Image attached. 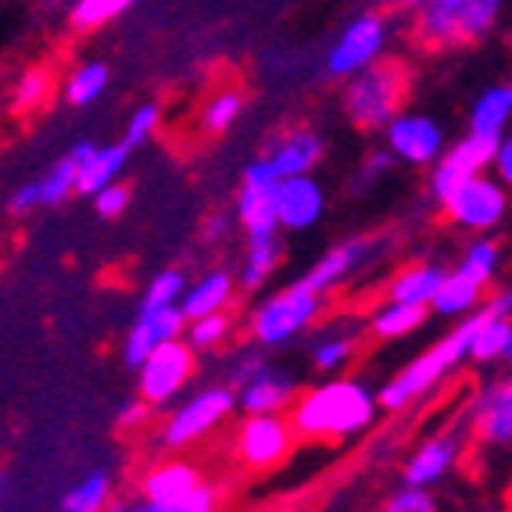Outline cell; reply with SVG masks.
I'll use <instances>...</instances> for the list:
<instances>
[{
    "label": "cell",
    "mask_w": 512,
    "mask_h": 512,
    "mask_svg": "<svg viewBox=\"0 0 512 512\" xmlns=\"http://www.w3.org/2000/svg\"><path fill=\"white\" fill-rule=\"evenodd\" d=\"M398 8H409V11H419V8H427L430 0H394Z\"/></svg>",
    "instance_id": "c3c4849f"
},
{
    "label": "cell",
    "mask_w": 512,
    "mask_h": 512,
    "mask_svg": "<svg viewBox=\"0 0 512 512\" xmlns=\"http://www.w3.org/2000/svg\"><path fill=\"white\" fill-rule=\"evenodd\" d=\"M380 133H384V151L409 169H430L437 162V154L448 147L444 126L427 111L402 108Z\"/></svg>",
    "instance_id": "8fae6325"
},
{
    "label": "cell",
    "mask_w": 512,
    "mask_h": 512,
    "mask_svg": "<svg viewBox=\"0 0 512 512\" xmlns=\"http://www.w3.org/2000/svg\"><path fill=\"white\" fill-rule=\"evenodd\" d=\"M466 419H470V430L477 434L480 444H487V448H509V441H512L509 376L487 380V384L473 394V405H470V412H466Z\"/></svg>",
    "instance_id": "2e32d148"
},
{
    "label": "cell",
    "mask_w": 512,
    "mask_h": 512,
    "mask_svg": "<svg viewBox=\"0 0 512 512\" xmlns=\"http://www.w3.org/2000/svg\"><path fill=\"white\" fill-rule=\"evenodd\" d=\"M430 319L427 308H416V305H398V301H380L366 316V333L373 341L380 344H391V341H405L409 333L423 330Z\"/></svg>",
    "instance_id": "4316f807"
},
{
    "label": "cell",
    "mask_w": 512,
    "mask_h": 512,
    "mask_svg": "<svg viewBox=\"0 0 512 512\" xmlns=\"http://www.w3.org/2000/svg\"><path fill=\"white\" fill-rule=\"evenodd\" d=\"M509 119H512V86L509 83L487 86L484 94L473 101L466 133L480 140H502L509 137Z\"/></svg>",
    "instance_id": "cb8c5ba5"
},
{
    "label": "cell",
    "mask_w": 512,
    "mask_h": 512,
    "mask_svg": "<svg viewBox=\"0 0 512 512\" xmlns=\"http://www.w3.org/2000/svg\"><path fill=\"white\" fill-rule=\"evenodd\" d=\"M151 405L147 402H126L119 409V416H115V423H119V430H126V434H133V430H144L147 423H151Z\"/></svg>",
    "instance_id": "ee69618b"
},
{
    "label": "cell",
    "mask_w": 512,
    "mask_h": 512,
    "mask_svg": "<svg viewBox=\"0 0 512 512\" xmlns=\"http://www.w3.org/2000/svg\"><path fill=\"white\" fill-rule=\"evenodd\" d=\"M412 72L402 58H380L369 69L344 79V119L362 133H380L409 101Z\"/></svg>",
    "instance_id": "277c9868"
},
{
    "label": "cell",
    "mask_w": 512,
    "mask_h": 512,
    "mask_svg": "<svg viewBox=\"0 0 512 512\" xmlns=\"http://www.w3.org/2000/svg\"><path fill=\"white\" fill-rule=\"evenodd\" d=\"M233 391H237V409L244 416H287L301 387L294 373H287L283 366H269L262 359L248 376H240Z\"/></svg>",
    "instance_id": "5bb4252c"
},
{
    "label": "cell",
    "mask_w": 512,
    "mask_h": 512,
    "mask_svg": "<svg viewBox=\"0 0 512 512\" xmlns=\"http://www.w3.org/2000/svg\"><path fill=\"white\" fill-rule=\"evenodd\" d=\"M183 291H187V276H183V269H162V273L147 283L144 298H140V312L180 305Z\"/></svg>",
    "instance_id": "f35d334b"
},
{
    "label": "cell",
    "mask_w": 512,
    "mask_h": 512,
    "mask_svg": "<svg viewBox=\"0 0 512 512\" xmlns=\"http://www.w3.org/2000/svg\"><path fill=\"white\" fill-rule=\"evenodd\" d=\"M391 165H394L391 154H387L384 147H376V151L366 158V169H362V176H366V180H376V176H384V172L391 169Z\"/></svg>",
    "instance_id": "bcb514c9"
},
{
    "label": "cell",
    "mask_w": 512,
    "mask_h": 512,
    "mask_svg": "<svg viewBox=\"0 0 512 512\" xmlns=\"http://www.w3.org/2000/svg\"><path fill=\"white\" fill-rule=\"evenodd\" d=\"M480 312V323L473 330V341H470V362L477 366H505L512 355V319H498V316H487L484 308Z\"/></svg>",
    "instance_id": "4dcf8cb0"
},
{
    "label": "cell",
    "mask_w": 512,
    "mask_h": 512,
    "mask_svg": "<svg viewBox=\"0 0 512 512\" xmlns=\"http://www.w3.org/2000/svg\"><path fill=\"white\" fill-rule=\"evenodd\" d=\"M495 147H498V140H480V137H470V133L444 147V151L437 154V162L430 165V180H427V190L437 205H441L455 187H462L466 180L487 172Z\"/></svg>",
    "instance_id": "9a60e30c"
},
{
    "label": "cell",
    "mask_w": 512,
    "mask_h": 512,
    "mask_svg": "<svg viewBox=\"0 0 512 512\" xmlns=\"http://www.w3.org/2000/svg\"><path fill=\"white\" fill-rule=\"evenodd\" d=\"M466 444H470V419L466 416L459 423H452V427L423 437L402 466V487H423V491L437 487L462 462Z\"/></svg>",
    "instance_id": "9c48e42d"
},
{
    "label": "cell",
    "mask_w": 512,
    "mask_h": 512,
    "mask_svg": "<svg viewBox=\"0 0 512 512\" xmlns=\"http://www.w3.org/2000/svg\"><path fill=\"white\" fill-rule=\"evenodd\" d=\"M380 512H441V502L434 498V491H423V487H398L384 498Z\"/></svg>",
    "instance_id": "b9f144b4"
},
{
    "label": "cell",
    "mask_w": 512,
    "mask_h": 512,
    "mask_svg": "<svg viewBox=\"0 0 512 512\" xmlns=\"http://www.w3.org/2000/svg\"><path fill=\"white\" fill-rule=\"evenodd\" d=\"M323 305L326 298L319 291H312L305 280L291 283V287H280V291H273L265 301H258L255 312H251L248 319L251 344L258 351L287 348V344L305 337L319 323Z\"/></svg>",
    "instance_id": "5b68a950"
},
{
    "label": "cell",
    "mask_w": 512,
    "mask_h": 512,
    "mask_svg": "<svg viewBox=\"0 0 512 512\" xmlns=\"http://www.w3.org/2000/svg\"><path fill=\"white\" fill-rule=\"evenodd\" d=\"M477 323H480V312L459 319L441 341H434L427 351H419L416 359L405 362L391 380H384V384L376 387V405H380V412L409 409V405L423 402L427 394H434L448 376L459 373V366L470 362V341H473Z\"/></svg>",
    "instance_id": "7a4b0ae2"
},
{
    "label": "cell",
    "mask_w": 512,
    "mask_h": 512,
    "mask_svg": "<svg viewBox=\"0 0 512 512\" xmlns=\"http://www.w3.org/2000/svg\"><path fill=\"white\" fill-rule=\"evenodd\" d=\"M323 154H326V144L316 129L298 126V129L280 133L276 140H269L262 158L269 162V169H273L280 180H291V176H312V172L319 169V162H323Z\"/></svg>",
    "instance_id": "d6986e66"
},
{
    "label": "cell",
    "mask_w": 512,
    "mask_h": 512,
    "mask_svg": "<svg viewBox=\"0 0 512 512\" xmlns=\"http://www.w3.org/2000/svg\"><path fill=\"white\" fill-rule=\"evenodd\" d=\"M233 333V316L230 312H215V316H201V319H187L183 326V344L190 351H215L230 341Z\"/></svg>",
    "instance_id": "d590c367"
},
{
    "label": "cell",
    "mask_w": 512,
    "mask_h": 512,
    "mask_svg": "<svg viewBox=\"0 0 512 512\" xmlns=\"http://www.w3.org/2000/svg\"><path fill=\"white\" fill-rule=\"evenodd\" d=\"M197 369V355L180 341H165L147 355L144 362L137 366L140 380V402H147L151 409H165L187 391L190 376Z\"/></svg>",
    "instance_id": "30bf717a"
},
{
    "label": "cell",
    "mask_w": 512,
    "mask_h": 512,
    "mask_svg": "<svg viewBox=\"0 0 512 512\" xmlns=\"http://www.w3.org/2000/svg\"><path fill=\"white\" fill-rule=\"evenodd\" d=\"M505 0H430L412 11V43L423 51L477 47L498 29Z\"/></svg>",
    "instance_id": "3957f363"
},
{
    "label": "cell",
    "mask_w": 512,
    "mask_h": 512,
    "mask_svg": "<svg viewBox=\"0 0 512 512\" xmlns=\"http://www.w3.org/2000/svg\"><path fill=\"white\" fill-rule=\"evenodd\" d=\"M487 172H491L498 183H505V187H509V180H512V140L509 137L498 140V147H495V154H491V165H487Z\"/></svg>",
    "instance_id": "f6af8a7d"
},
{
    "label": "cell",
    "mask_w": 512,
    "mask_h": 512,
    "mask_svg": "<svg viewBox=\"0 0 512 512\" xmlns=\"http://www.w3.org/2000/svg\"><path fill=\"white\" fill-rule=\"evenodd\" d=\"M233 412H237V391H233L230 384L201 387V391L190 394L183 405L169 409L158 441H162L169 452H183L190 444L205 441L208 434H215L222 423H230Z\"/></svg>",
    "instance_id": "8992f818"
},
{
    "label": "cell",
    "mask_w": 512,
    "mask_h": 512,
    "mask_svg": "<svg viewBox=\"0 0 512 512\" xmlns=\"http://www.w3.org/2000/svg\"><path fill=\"white\" fill-rule=\"evenodd\" d=\"M108 79H111V69L104 61H83V65L72 69V76L65 79V101H69L72 108L94 104L97 97L108 90Z\"/></svg>",
    "instance_id": "836d02e7"
},
{
    "label": "cell",
    "mask_w": 512,
    "mask_h": 512,
    "mask_svg": "<svg viewBox=\"0 0 512 512\" xmlns=\"http://www.w3.org/2000/svg\"><path fill=\"white\" fill-rule=\"evenodd\" d=\"M129 154L133 151H129L122 140H115V144H94V151L86 154L83 165H79V172H76V194L90 197L101 187H108V183L122 180Z\"/></svg>",
    "instance_id": "484cf974"
},
{
    "label": "cell",
    "mask_w": 512,
    "mask_h": 512,
    "mask_svg": "<svg viewBox=\"0 0 512 512\" xmlns=\"http://www.w3.org/2000/svg\"><path fill=\"white\" fill-rule=\"evenodd\" d=\"M129 512H219V491H215V484H201L194 491V495H187V498H180V502H165V505H158V502H133L129 505Z\"/></svg>",
    "instance_id": "ab89813d"
},
{
    "label": "cell",
    "mask_w": 512,
    "mask_h": 512,
    "mask_svg": "<svg viewBox=\"0 0 512 512\" xmlns=\"http://www.w3.org/2000/svg\"><path fill=\"white\" fill-rule=\"evenodd\" d=\"M484 287H477V283H470L466 276H459L455 269H448L441 280V287H437V294L430 298L427 312L437 319H452V323H459V319L473 316L480 308V301H484Z\"/></svg>",
    "instance_id": "83f0119b"
},
{
    "label": "cell",
    "mask_w": 512,
    "mask_h": 512,
    "mask_svg": "<svg viewBox=\"0 0 512 512\" xmlns=\"http://www.w3.org/2000/svg\"><path fill=\"white\" fill-rule=\"evenodd\" d=\"M237 294V280L226 269H212L197 283H187V291L180 298V312L183 319H201V316H215V312H226Z\"/></svg>",
    "instance_id": "d4e9b609"
},
{
    "label": "cell",
    "mask_w": 512,
    "mask_h": 512,
    "mask_svg": "<svg viewBox=\"0 0 512 512\" xmlns=\"http://www.w3.org/2000/svg\"><path fill=\"white\" fill-rule=\"evenodd\" d=\"M90 197H94V212L101 215V219H119V215L129 208V187L122 180L108 183V187H101Z\"/></svg>",
    "instance_id": "7bdbcfd3"
},
{
    "label": "cell",
    "mask_w": 512,
    "mask_h": 512,
    "mask_svg": "<svg viewBox=\"0 0 512 512\" xmlns=\"http://www.w3.org/2000/svg\"><path fill=\"white\" fill-rule=\"evenodd\" d=\"M373 251H376V237H366V233H362V237H348V240H341V244H333V248L326 251L301 280L326 298L330 291L344 287L351 276L359 273L362 265L373 262Z\"/></svg>",
    "instance_id": "ac0fdd59"
},
{
    "label": "cell",
    "mask_w": 512,
    "mask_h": 512,
    "mask_svg": "<svg viewBox=\"0 0 512 512\" xmlns=\"http://www.w3.org/2000/svg\"><path fill=\"white\" fill-rule=\"evenodd\" d=\"M230 226H233V219H230V215L215 212L212 219L205 222V240H212V244H215V240H222V237H226V230H230Z\"/></svg>",
    "instance_id": "7dc6e473"
},
{
    "label": "cell",
    "mask_w": 512,
    "mask_h": 512,
    "mask_svg": "<svg viewBox=\"0 0 512 512\" xmlns=\"http://www.w3.org/2000/svg\"><path fill=\"white\" fill-rule=\"evenodd\" d=\"M294 437L287 416H244L233 430V455L244 470L265 473L280 466L294 452Z\"/></svg>",
    "instance_id": "7c38bea8"
},
{
    "label": "cell",
    "mask_w": 512,
    "mask_h": 512,
    "mask_svg": "<svg viewBox=\"0 0 512 512\" xmlns=\"http://www.w3.org/2000/svg\"><path fill=\"white\" fill-rule=\"evenodd\" d=\"M326 215V190L316 176H291L276 187V230L305 233Z\"/></svg>",
    "instance_id": "e0dca14e"
},
{
    "label": "cell",
    "mask_w": 512,
    "mask_h": 512,
    "mask_svg": "<svg viewBox=\"0 0 512 512\" xmlns=\"http://www.w3.org/2000/svg\"><path fill=\"white\" fill-rule=\"evenodd\" d=\"M201 484H205V477H201V470H197L194 462L165 459V462H154L151 470L140 477V498L158 505L180 502V498L194 495Z\"/></svg>",
    "instance_id": "44dd1931"
},
{
    "label": "cell",
    "mask_w": 512,
    "mask_h": 512,
    "mask_svg": "<svg viewBox=\"0 0 512 512\" xmlns=\"http://www.w3.org/2000/svg\"><path fill=\"white\" fill-rule=\"evenodd\" d=\"M276 187H280V176L269 169L265 158L251 162L248 169L240 172V190H237V222L244 237H273L276 230Z\"/></svg>",
    "instance_id": "4fadbf2b"
},
{
    "label": "cell",
    "mask_w": 512,
    "mask_h": 512,
    "mask_svg": "<svg viewBox=\"0 0 512 512\" xmlns=\"http://www.w3.org/2000/svg\"><path fill=\"white\" fill-rule=\"evenodd\" d=\"M183 326H187V319H183L180 305L154 308V312H140L137 323L129 326L126 341H122V362H126L129 369H137L140 362H144L147 355L158 348V344L180 341Z\"/></svg>",
    "instance_id": "ffe728a7"
},
{
    "label": "cell",
    "mask_w": 512,
    "mask_h": 512,
    "mask_svg": "<svg viewBox=\"0 0 512 512\" xmlns=\"http://www.w3.org/2000/svg\"><path fill=\"white\" fill-rule=\"evenodd\" d=\"M498 269H502V240L491 237V233L470 240L466 251H462L459 265H455V273L466 276L477 287H484V291H491V283L498 280Z\"/></svg>",
    "instance_id": "1f68e13d"
},
{
    "label": "cell",
    "mask_w": 512,
    "mask_h": 512,
    "mask_svg": "<svg viewBox=\"0 0 512 512\" xmlns=\"http://www.w3.org/2000/svg\"><path fill=\"white\" fill-rule=\"evenodd\" d=\"M104 512H129V502H119V498H111V502L104 505Z\"/></svg>",
    "instance_id": "681fc988"
},
{
    "label": "cell",
    "mask_w": 512,
    "mask_h": 512,
    "mask_svg": "<svg viewBox=\"0 0 512 512\" xmlns=\"http://www.w3.org/2000/svg\"><path fill=\"white\" fill-rule=\"evenodd\" d=\"M51 69H43V65H33V69H26L22 76H18L15 90H11V108L18 111V115H26V111H36L43 101H47V94H51Z\"/></svg>",
    "instance_id": "74e56055"
},
{
    "label": "cell",
    "mask_w": 512,
    "mask_h": 512,
    "mask_svg": "<svg viewBox=\"0 0 512 512\" xmlns=\"http://www.w3.org/2000/svg\"><path fill=\"white\" fill-rule=\"evenodd\" d=\"M444 215L452 226H459L462 233H473V237H487L495 233L498 226L509 215V187L498 183L491 172H480L473 180H466L462 187H455L452 194L441 201Z\"/></svg>",
    "instance_id": "ba28073f"
},
{
    "label": "cell",
    "mask_w": 512,
    "mask_h": 512,
    "mask_svg": "<svg viewBox=\"0 0 512 512\" xmlns=\"http://www.w3.org/2000/svg\"><path fill=\"white\" fill-rule=\"evenodd\" d=\"M133 4H137V0H76L69 8V26L76 29V33H97V29H104L108 22L126 15Z\"/></svg>",
    "instance_id": "e575fe53"
},
{
    "label": "cell",
    "mask_w": 512,
    "mask_h": 512,
    "mask_svg": "<svg viewBox=\"0 0 512 512\" xmlns=\"http://www.w3.org/2000/svg\"><path fill=\"white\" fill-rule=\"evenodd\" d=\"M158 126H162V108L158 104H140L133 115H129L126 122V137H122V144L129 147V151H137V147H144L147 140L158 133Z\"/></svg>",
    "instance_id": "60d3db41"
},
{
    "label": "cell",
    "mask_w": 512,
    "mask_h": 512,
    "mask_svg": "<svg viewBox=\"0 0 512 512\" xmlns=\"http://www.w3.org/2000/svg\"><path fill=\"white\" fill-rule=\"evenodd\" d=\"M240 111H244V94L240 90H219L201 108V129L212 133V137H222V133H230L237 126Z\"/></svg>",
    "instance_id": "8d00e7d4"
},
{
    "label": "cell",
    "mask_w": 512,
    "mask_h": 512,
    "mask_svg": "<svg viewBox=\"0 0 512 512\" xmlns=\"http://www.w3.org/2000/svg\"><path fill=\"white\" fill-rule=\"evenodd\" d=\"M94 151V144L90 140H83V144L72 147L61 162H54L51 172H43L40 180H33L36 187V205L40 208H54V205H65L72 194H76V172L79 165H83L86 154Z\"/></svg>",
    "instance_id": "f1b7e54d"
},
{
    "label": "cell",
    "mask_w": 512,
    "mask_h": 512,
    "mask_svg": "<svg viewBox=\"0 0 512 512\" xmlns=\"http://www.w3.org/2000/svg\"><path fill=\"white\" fill-rule=\"evenodd\" d=\"M111 498H115L111 477L104 470H94L61 495V512H104V505H108Z\"/></svg>",
    "instance_id": "d6a6232c"
},
{
    "label": "cell",
    "mask_w": 512,
    "mask_h": 512,
    "mask_svg": "<svg viewBox=\"0 0 512 512\" xmlns=\"http://www.w3.org/2000/svg\"><path fill=\"white\" fill-rule=\"evenodd\" d=\"M444 273H448V269H444V265H437V262H412V265H405V269H398V273L387 280L384 301L427 308L430 298L437 294V287H441Z\"/></svg>",
    "instance_id": "603a6c76"
},
{
    "label": "cell",
    "mask_w": 512,
    "mask_h": 512,
    "mask_svg": "<svg viewBox=\"0 0 512 512\" xmlns=\"http://www.w3.org/2000/svg\"><path fill=\"white\" fill-rule=\"evenodd\" d=\"M391 36L394 22L387 11H362V15H355L337 33V40L330 43V51H326V76L344 83L355 72L376 65L380 58H387Z\"/></svg>",
    "instance_id": "52a82bcc"
},
{
    "label": "cell",
    "mask_w": 512,
    "mask_h": 512,
    "mask_svg": "<svg viewBox=\"0 0 512 512\" xmlns=\"http://www.w3.org/2000/svg\"><path fill=\"white\" fill-rule=\"evenodd\" d=\"M359 348H362V333L355 323L326 326L323 333H316V341H312V366L323 376H341L355 362Z\"/></svg>",
    "instance_id": "7402d4cb"
},
{
    "label": "cell",
    "mask_w": 512,
    "mask_h": 512,
    "mask_svg": "<svg viewBox=\"0 0 512 512\" xmlns=\"http://www.w3.org/2000/svg\"><path fill=\"white\" fill-rule=\"evenodd\" d=\"M283 262V244L280 233L273 237H251L248 248H244V262H240V273L233 276L240 291H262L265 283L273 280V273Z\"/></svg>",
    "instance_id": "f546056e"
},
{
    "label": "cell",
    "mask_w": 512,
    "mask_h": 512,
    "mask_svg": "<svg viewBox=\"0 0 512 512\" xmlns=\"http://www.w3.org/2000/svg\"><path fill=\"white\" fill-rule=\"evenodd\" d=\"M380 416L376 405V387L366 376H326L308 391H298V398L287 409L298 441H351L366 434Z\"/></svg>",
    "instance_id": "6da1fadb"
}]
</instances>
